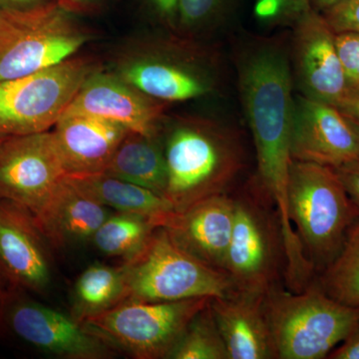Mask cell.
I'll return each instance as SVG.
<instances>
[{
	"label": "cell",
	"instance_id": "cell-1",
	"mask_svg": "<svg viewBox=\"0 0 359 359\" xmlns=\"http://www.w3.org/2000/svg\"><path fill=\"white\" fill-rule=\"evenodd\" d=\"M165 130V198L175 212L226 193L244 165L233 130L217 120L194 116L176 118Z\"/></svg>",
	"mask_w": 359,
	"mask_h": 359
},
{
	"label": "cell",
	"instance_id": "cell-2",
	"mask_svg": "<svg viewBox=\"0 0 359 359\" xmlns=\"http://www.w3.org/2000/svg\"><path fill=\"white\" fill-rule=\"evenodd\" d=\"M238 93L257 164L292 159L294 79L289 45L276 39L250 40L236 57Z\"/></svg>",
	"mask_w": 359,
	"mask_h": 359
},
{
	"label": "cell",
	"instance_id": "cell-3",
	"mask_svg": "<svg viewBox=\"0 0 359 359\" xmlns=\"http://www.w3.org/2000/svg\"><path fill=\"white\" fill-rule=\"evenodd\" d=\"M116 74L145 95L166 104L218 93L224 82L219 52L181 35L142 45L120 61Z\"/></svg>",
	"mask_w": 359,
	"mask_h": 359
},
{
	"label": "cell",
	"instance_id": "cell-4",
	"mask_svg": "<svg viewBox=\"0 0 359 359\" xmlns=\"http://www.w3.org/2000/svg\"><path fill=\"white\" fill-rule=\"evenodd\" d=\"M264 304L276 358H327L359 325V308L311 285L299 292L275 285L266 292Z\"/></svg>",
	"mask_w": 359,
	"mask_h": 359
},
{
	"label": "cell",
	"instance_id": "cell-5",
	"mask_svg": "<svg viewBox=\"0 0 359 359\" xmlns=\"http://www.w3.org/2000/svg\"><path fill=\"white\" fill-rule=\"evenodd\" d=\"M289 209L314 268L334 259L359 218V208L334 168L301 161L290 164Z\"/></svg>",
	"mask_w": 359,
	"mask_h": 359
},
{
	"label": "cell",
	"instance_id": "cell-6",
	"mask_svg": "<svg viewBox=\"0 0 359 359\" xmlns=\"http://www.w3.org/2000/svg\"><path fill=\"white\" fill-rule=\"evenodd\" d=\"M126 301L177 302L224 297L235 285L224 271L180 248L163 226L140 252L121 264Z\"/></svg>",
	"mask_w": 359,
	"mask_h": 359
},
{
	"label": "cell",
	"instance_id": "cell-7",
	"mask_svg": "<svg viewBox=\"0 0 359 359\" xmlns=\"http://www.w3.org/2000/svg\"><path fill=\"white\" fill-rule=\"evenodd\" d=\"M210 301V297L177 302L125 301L85 318L83 323L115 348L134 358H169L189 323Z\"/></svg>",
	"mask_w": 359,
	"mask_h": 359
},
{
	"label": "cell",
	"instance_id": "cell-8",
	"mask_svg": "<svg viewBox=\"0 0 359 359\" xmlns=\"http://www.w3.org/2000/svg\"><path fill=\"white\" fill-rule=\"evenodd\" d=\"M0 330L39 353L63 359L111 358L117 351L83 321L35 301L6 283L0 301Z\"/></svg>",
	"mask_w": 359,
	"mask_h": 359
},
{
	"label": "cell",
	"instance_id": "cell-9",
	"mask_svg": "<svg viewBox=\"0 0 359 359\" xmlns=\"http://www.w3.org/2000/svg\"><path fill=\"white\" fill-rule=\"evenodd\" d=\"M87 59L0 82V134L18 136L53 128L85 79L93 72Z\"/></svg>",
	"mask_w": 359,
	"mask_h": 359
},
{
	"label": "cell",
	"instance_id": "cell-10",
	"mask_svg": "<svg viewBox=\"0 0 359 359\" xmlns=\"http://www.w3.org/2000/svg\"><path fill=\"white\" fill-rule=\"evenodd\" d=\"M88 39L59 4L26 15L6 14L0 25V82L60 65Z\"/></svg>",
	"mask_w": 359,
	"mask_h": 359
},
{
	"label": "cell",
	"instance_id": "cell-11",
	"mask_svg": "<svg viewBox=\"0 0 359 359\" xmlns=\"http://www.w3.org/2000/svg\"><path fill=\"white\" fill-rule=\"evenodd\" d=\"M67 177L50 130L0 141V200L36 215Z\"/></svg>",
	"mask_w": 359,
	"mask_h": 359
},
{
	"label": "cell",
	"instance_id": "cell-12",
	"mask_svg": "<svg viewBox=\"0 0 359 359\" xmlns=\"http://www.w3.org/2000/svg\"><path fill=\"white\" fill-rule=\"evenodd\" d=\"M280 252L278 224L273 223L256 201L235 199L233 231L224 271L236 289L266 294L276 285Z\"/></svg>",
	"mask_w": 359,
	"mask_h": 359
},
{
	"label": "cell",
	"instance_id": "cell-13",
	"mask_svg": "<svg viewBox=\"0 0 359 359\" xmlns=\"http://www.w3.org/2000/svg\"><path fill=\"white\" fill-rule=\"evenodd\" d=\"M290 59L299 94L339 107L348 99L335 33L321 13L311 11L292 28Z\"/></svg>",
	"mask_w": 359,
	"mask_h": 359
},
{
	"label": "cell",
	"instance_id": "cell-14",
	"mask_svg": "<svg viewBox=\"0 0 359 359\" xmlns=\"http://www.w3.org/2000/svg\"><path fill=\"white\" fill-rule=\"evenodd\" d=\"M50 249L32 211L0 200V275L7 285L46 294L53 276Z\"/></svg>",
	"mask_w": 359,
	"mask_h": 359
},
{
	"label": "cell",
	"instance_id": "cell-15",
	"mask_svg": "<svg viewBox=\"0 0 359 359\" xmlns=\"http://www.w3.org/2000/svg\"><path fill=\"white\" fill-rule=\"evenodd\" d=\"M290 149L292 160L334 169L359 160V135L339 108L297 94Z\"/></svg>",
	"mask_w": 359,
	"mask_h": 359
},
{
	"label": "cell",
	"instance_id": "cell-16",
	"mask_svg": "<svg viewBox=\"0 0 359 359\" xmlns=\"http://www.w3.org/2000/svg\"><path fill=\"white\" fill-rule=\"evenodd\" d=\"M165 104L142 93L117 74L94 70L63 115L98 116L130 132L157 136L162 129Z\"/></svg>",
	"mask_w": 359,
	"mask_h": 359
},
{
	"label": "cell",
	"instance_id": "cell-17",
	"mask_svg": "<svg viewBox=\"0 0 359 359\" xmlns=\"http://www.w3.org/2000/svg\"><path fill=\"white\" fill-rule=\"evenodd\" d=\"M233 217L235 198L224 193L175 212L163 228L180 248L207 266L224 271Z\"/></svg>",
	"mask_w": 359,
	"mask_h": 359
},
{
	"label": "cell",
	"instance_id": "cell-18",
	"mask_svg": "<svg viewBox=\"0 0 359 359\" xmlns=\"http://www.w3.org/2000/svg\"><path fill=\"white\" fill-rule=\"evenodd\" d=\"M264 299L266 294L237 289L211 299L229 359L276 358Z\"/></svg>",
	"mask_w": 359,
	"mask_h": 359
},
{
	"label": "cell",
	"instance_id": "cell-19",
	"mask_svg": "<svg viewBox=\"0 0 359 359\" xmlns=\"http://www.w3.org/2000/svg\"><path fill=\"white\" fill-rule=\"evenodd\" d=\"M54 140L68 176L101 173L130 131L98 116L62 115Z\"/></svg>",
	"mask_w": 359,
	"mask_h": 359
},
{
	"label": "cell",
	"instance_id": "cell-20",
	"mask_svg": "<svg viewBox=\"0 0 359 359\" xmlns=\"http://www.w3.org/2000/svg\"><path fill=\"white\" fill-rule=\"evenodd\" d=\"M109 212L67 177L34 216L52 249H65L91 242L99 226L112 214Z\"/></svg>",
	"mask_w": 359,
	"mask_h": 359
},
{
	"label": "cell",
	"instance_id": "cell-21",
	"mask_svg": "<svg viewBox=\"0 0 359 359\" xmlns=\"http://www.w3.org/2000/svg\"><path fill=\"white\" fill-rule=\"evenodd\" d=\"M71 183L99 204L122 214L138 215L164 226L174 214L173 205L160 194L110 175L68 176Z\"/></svg>",
	"mask_w": 359,
	"mask_h": 359
},
{
	"label": "cell",
	"instance_id": "cell-22",
	"mask_svg": "<svg viewBox=\"0 0 359 359\" xmlns=\"http://www.w3.org/2000/svg\"><path fill=\"white\" fill-rule=\"evenodd\" d=\"M103 173L131 182L164 196L167 171L160 134L126 135Z\"/></svg>",
	"mask_w": 359,
	"mask_h": 359
},
{
	"label": "cell",
	"instance_id": "cell-23",
	"mask_svg": "<svg viewBox=\"0 0 359 359\" xmlns=\"http://www.w3.org/2000/svg\"><path fill=\"white\" fill-rule=\"evenodd\" d=\"M73 316L83 321L126 301L121 266L94 264L85 269L73 287Z\"/></svg>",
	"mask_w": 359,
	"mask_h": 359
},
{
	"label": "cell",
	"instance_id": "cell-24",
	"mask_svg": "<svg viewBox=\"0 0 359 359\" xmlns=\"http://www.w3.org/2000/svg\"><path fill=\"white\" fill-rule=\"evenodd\" d=\"M157 228L155 222L145 217L112 212L95 231L91 243L105 256L121 257L125 262L143 249Z\"/></svg>",
	"mask_w": 359,
	"mask_h": 359
},
{
	"label": "cell",
	"instance_id": "cell-25",
	"mask_svg": "<svg viewBox=\"0 0 359 359\" xmlns=\"http://www.w3.org/2000/svg\"><path fill=\"white\" fill-rule=\"evenodd\" d=\"M321 285L332 299L359 308V218L349 229L339 254L325 268Z\"/></svg>",
	"mask_w": 359,
	"mask_h": 359
},
{
	"label": "cell",
	"instance_id": "cell-26",
	"mask_svg": "<svg viewBox=\"0 0 359 359\" xmlns=\"http://www.w3.org/2000/svg\"><path fill=\"white\" fill-rule=\"evenodd\" d=\"M236 0H178L176 34L200 40L223 28L230 20Z\"/></svg>",
	"mask_w": 359,
	"mask_h": 359
},
{
	"label": "cell",
	"instance_id": "cell-27",
	"mask_svg": "<svg viewBox=\"0 0 359 359\" xmlns=\"http://www.w3.org/2000/svg\"><path fill=\"white\" fill-rule=\"evenodd\" d=\"M169 358L229 359L228 351L210 302L189 323Z\"/></svg>",
	"mask_w": 359,
	"mask_h": 359
},
{
	"label": "cell",
	"instance_id": "cell-28",
	"mask_svg": "<svg viewBox=\"0 0 359 359\" xmlns=\"http://www.w3.org/2000/svg\"><path fill=\"white\" fill-rule=\"evenodd\" d=\"M311 11V0H255V18L266 28H292Z\"/></svg>",
	"mask_w": 359,
	"mask_h": 359
},
{
	"label": "cell",
	"instance_id": "cell-29",
	"mask_svg": "<svg viewBox=\"0 0 359 359\" xmlns=\"http://www.w3.org/2000/svg\"><path fill=\"white\" fill-rule=\"evenodd\" d=\"M335 43L346 77L348 99L359 98V34L341 32L335 34Z\"/></svg>",
	"mask_w": 359,
	"mask_h": 359
},
{
	"label": "cell",
	"instance_id": "cell-30",
	"mask_svg": "<svg viewBox=\"0 0 359 359\" xmlns=\"http://www.w3.org/2000/svg\"><path fill=\"white\" fill-rule=\"evenodd\" d=\"M332 32L359 34V0H344L320 13Z\"/></svg>",
	"mask_w": 359,
	"mask_h": 359
},
{
	"label": "cell",
	"instance_id": "cell-31",
	"mask_svg": "<svg viewBox=\"0 0 359 359\" xmlns=\"http://www.w3.org/2000/svg\"><path fill=\"white\" fill-rule=\"evenodd\" d=\"M57 4V0H0V11L8 15H26Z\"/></svg>",
	"mask_w": 359,
	"mask_h": 359
},
{
	"label": "cell",
	"instance_id": "cell-32",
	"mask_svg": "<svg viewBox=\"0 0 359 359\" xmlns=\"http://www.w3.org/2000/svg\"><path fill=\"white\" fill-rule=\"evenodd\" d=\"M349 197L359 208V160L334 168Z\"/></svg>",
	"mask_w": 359,
	"mask_h": 359
},
{
	"label": "cell",
	"instance_id": "cell-33",
	"mask_svg": "<svg viewBox=\"0 0 359 359\" xmlns=\"http://www.w3.org/2000/svg\"><path fill=\"white\" fill-rule=\"evenodd\" d=\"M148 2L160 21L175 30L178 0H148Z\"/></svg>",
	"mask_w": 359,
	"mask_h": 359
},
{
	"label": "cell",
	"instance_id": "cell-34",
	"mask_svg": "<svg viewBox=\"0 0 359 359\" xmlns=\"http://www.w3.org/2000/svg\"><path fill=\"white\" fill-rule=\"evenodd\" d=\"M328 358L332 359H359V325L351 330L339 348L334 349Z\"/></svg>",
	"mask_w": 359,
	"mask_h": 359
},
{
	"label": "cell",
	"instance_id": "cell-35",
	"mask_svg": "<svg viewBox=\"0 0 359 359\" xmlns=\"http://www.w3.org/2000/svg\"><path fill=\"white\" fill-rule=\"evenodd\" d=\"M339 109L346 116L359 135V98L346 99Z\"/></svg>",
	"mask_w": 359,
	"mask_h": 359
},
{
	"label": "cell",
	"instance_id": "cell-36",
	"mask_svg": "<svg viewBox=\"0 0 359 359\" xmlns=\"http://www.w3.org/2000/svg\"><path fill=\"white\" fill-rule=\"evenodd\" d=\"M61 6L65 7L67 11L72 9H85L92 6H95L99 0H57Z\"/></svg>",
	"mask_w": 359,
	"mask_h": 359
},
{
	"label": "cell",
	"instance_id": "cell-37",
	"mask_svg": "<svg viewBox=\"0 0 359 359\" xmlns=\"http://www.w3.org/2000/svg\"><path fill=\"white\" fill-rule=\"evenodd\" d=\"M341 1L344 0H311V4L313 11L320 13Z\"/></svg>",
	"mask_w": 359,
	"mask_h": 359
},
{
	"label": "cell",
	"instance_id": "cell-38",
	"mask_svg": "<svg viewBox=\"0 0 359 359\" xmlns=\"http://www.w3.org/2000/svg\"><path fill=\"white\" fill-rule=\"evenodd\" d=\"M6 283L4 280V278H2V276L0 275V301H1L2 294H4V290L6 289Z\"/></svg>",
	"mask_w": 359,
	"mask_h": 359
},
{
	"label": "cell",
	"instance_id": "cell-39",
	"mask_svg": "<svg viewBox=\"0 0 359 359\" xmlns=\"http://www.w3.org/2000/svg\"><path fill=\"white\" fill-rule=\"evenodd\" d=\"M6 14L4 13H2L1 11H0V25H2V22H4V20H6Z\"/></svg>",
	"mask_w": 359,
	"mask_h": 359
},
{
	"label": "cell",
	"instance_id": "cell-40",
	"mask_svg": "<svg viewBox=\"0 0 359 359\" xmlns=\"http://www.w3.org/2000/svg\"><path fill=\"white\" fill-rule=\"evenodd\" d=\"M6 135L0 134V141H1V140H2V139L6 138Z\"/></svg>",
	"mask_w": 359,
	"mask_h": 359
}]
</instances>
